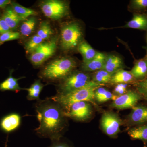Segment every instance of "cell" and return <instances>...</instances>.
Returning a JSON list of instances; mask_svg holds the SVG:
<instances>
[{
	"mask_svg": "<svg viewBox=\"0 0 147 147\" xmlns=\"http://www.w3.org/2000/svg\"><path fill=\"white\" fill-rule=\"evenodd\" d=\"M82 29L77 23L65 25L61 30V43L63 49L68 50L76 48L82 42Z\"/></svg>",
	"mask_w": 147,
	"mask_h": 147,
	"instance_id": "4",
	"label": "cell"
},
{
	"mask_svg": "<svg viewBox=\"0 0 147 147\" xmlns=\"http://www.w3.org/2000/svg\"><path fill=\"white\" fill-rule=\"evenodd\" d=\"M21 121L20 115L17 113H11L2 119L0 121V127L4 132L10 133L19 127Z\"/></svg>",
	"mask_w": 147,
	"mask_h": 147,
	"instance_id": "11",
	"label": "cell"
},
{
	"mask_svg": "<svg viewBox=\"0 0 147 147\" xmlns=\"http://www.w3.org/2000/svg\"></svg>",
	"mask_w": 147,
	"mask_h": 147,
	"instance_id": "36",
	"label": "cell"
},
{
	"mask_svg": "<svg viewBox=\"0 0 147 147\" xmlns=\"http://www.w3.org/2000/svg\"><path fill=\"white\" fill-rule=\"evenodd\" d=\"M132 3L133 5L137 8L142 9L147 7V0H134Z\"/></svg>",
	"mask_w": 147,
	"mask_h": 147,
	"instance_id": "31",
	"label": "cell"
},
{
	"mask_svg": "<svg viewBox=\"0 0 147 147\" xmlns=\"http://www.w3.org/2000/svg\"><path fill=\"white\" fill-rule=\"evenodd\" d=\"M49 147H71L66 143L61 142L60 139L58 141L53 142L52 144Z\"/></svg>",
	"mask_w": 147,
	"mask_h": 147,
	"instance_id": "33",
	"label": "cell"
},
{
	"mask_svg": "<svg viewBox=\"0 0 147 147\" xmlns=\"http://www.w3.org/2000/svg\"><path fill=\"white\" fill-rule=\"evenodd\" d=\"M22 78V77L18 79L14 78L11 73L10 76L7 79L0 83V90L2 91H12L17 92L22 89L19 86L18 82V80Z\"/></svg>",
	"mask_w": 147,
	"mask_h": 147,
	"instance_id": "18",
	"label": "cell"
},
{
	"mask_svg": "<svg viewBox=\"0 0 147 147\" xmlns=\"http://www.w3.org/2000/svg\"><path fill=\"white\" fill-rule=\"evenodd\" d=\"M131 72L133 77L139 79L144 77L147 74V60H141L135 64Z\"/></svg>",
	"mask_w": 147,
	"mask_h": 147,
	"instance_id": "20",
	"label": "cell"
},
{
	"mask_svg": "<svg viewBox=\"0 0 147 147\" xmlns=\"http://www.w3.org/2000/svg\"><path fill=\"white\" fill-rule=\"evenodd\" d=\"M125 27L130 28L147 30V17L143 14H134Z\"/></svg>",
	"mask_w": 147,
	"mask_h": 147,
	"instance_id": "16",
	"label": "cell"
},
{
	"mask_svg": "<svg viewBox=\"0 0 147 147\" xmlns=\"http://www.w3.org/2000/svg\"><path fill=\"white\" fill-rule=\"evenodd\" d=\"M57 38L49 41L43 42L31 54L30 60L35 65H40L56 52L57 48Z\"/></svg>",
	"mask_w": 147,
	"mask_h": 147,
	"instance_id": "6",
	"label": "cell"
},
{
	"mask_svg": "<svg viewBox=\"0 0 147 147\" xmlns=\"http://www.w3.org/2000/svg\"><path fill=\"white\" fill-rule=\"evenodd\" d=\"M140 99V95L136 92L129 91L116 98L111 105L112 108L120 110L132 108Z\"/></svg>",
	"mask_w": 147,
	"mask_h": 147,
	"instance_id": "10",
	"label": "cell"
},
{
	"mask_svg": "<svg viewBox=\"0 0 147 147\" xmlns=\"http://www.w3.org/2000/svg\"><path fill=\"white\" fill-rule=\"evenodd\" d=\"M36 108L40 123L35 129L36 134L42 138H48L52 142L61 139L65 129L66 117L62 107L50 98L39 100Z\"/></svg>",
	"mask_w": 147,
	"mask_h": 147,
	"instance_id": "1",
	"label": "cell"
},
{
	"mask_svg": "<svg viewBox=\"0 0 147 147\" xmlns=\"http://www.w3.org/2000/svg\"><path fill=\"white\" fill-rule=\"evenodd\" d=\"M128 134L132 139L147 142V125L131 128Z\"/></svg>",
	"mask_w": 147,
	"mask_h": 147,
	"instance_id": "23",
	"label": "cell"
},
{
	"mask_svg": "<svg viewBox=\"0 0 147 147\" xmlns=\"http://www.w3.org/2000/svg\"><path fill=\"white\" fill-rule=\"evenodd\" d=\"M43 84L39 80L36 81L28 89H27L28 91L27 98L29 100H38L39 99V96L43 88Z\"/></svg>",
	"mask_w": 147,
	"mask_h": 147,
	"instance_id": "22",
	"label": "cell"
},
{
	"mask_svg": "<svg viewBox=\"0 0 147 147\" xmlns=\"http://www.w3.org/2000/svg\"><path fill=\"white\" fill-rule=\"evenodd\" d=\"M129 118L131 123L136 124L147 122V107L139 105L133 107Z\"/></svg>",
	"mask_w": 147,
	"mask_h": 147,
	"instance_id": "12",
	"label": "cell"
},
{
	"mask_svg": "<svg viewBox=\"0 0 147 147\" xmlns=\"http://www.w3.org/2000/svg\"><path fill=\"white\" fill-rule=\"evenodd\" d=\"M75 66V62L71 59H58L46 66L42 70L41 75L48 80L62 79L68 76Z\"/></svg>",
	"mask_w": 147,
	"mask_h": 147,
	"instance_id": "3",
	"label": "cell"
},
{
	"mask_svg": "<svg viewBox=\"0 0 147 147\" xmlns=\"http://www.w3.org/2000/svg\"><path fill=\"white\" fill-rule=\"evenodd\" d=\"M95 98L98 102L102 103L113 99H116V96L106 89L103 88H98L95 91Z\"/></svg>",
	"mask_w": 147,
	"mask_h": 147,
	"instance_id": "24",
	"label": "cell"
},
{
	"mask_svg": "<svg viewBox=\"0 0 147 147\" xmlns=\"http://www.w3.org/2000/svg\"><path fill=\"white\" fill-rule=\"evenodd\" d=\"M11 30V29L3 18L0 19V35L10 31Z\"/></svg>",
	"mask_w": 147,
	"mask_h": 147,
	"instance_id": "32",
	"label": "cell"
},
{
	"mask_svg": "<svg viewBox=\"0 0 147 147\" xmlns=\"http://www.w3.org/2000/svg\"><path fill=\"white\" fill-rule=\"evenodd\" d=\"M20 34L18 32L9 31L0 35V44L7 42L19 39Z\"/></svg>",
	"mask_w": 147,
	"mask_h": 147,
	"instance_id": "29",
	"label": "cell"
},
{
	"mask_svg": "<svg viewBox=\"0 0 147 147\" xmlns=\"http://www.w3.org/2000/svg\"><path fill=\"white\" fill-rule=\"evenodd\" d=\"M101 85L94 82L86 86L67 93L58 94L51 98L65 109L75 102L92 101L95 98V91Z\"/></svg>",
	"mask_w": 147,
	"mask_h": 147,
	"instance_id": "2",
	"label": "cell"
},
{
	"mask_svg": "<svg viewBox=\"0 0 147 147\" xmlns=\"http://www.w3.org/2000/svg\"><path fill=\"white\" fill-rule=\"evenodd\" d=\"M12 9L19 17L24 19H26L27 18L32 15H36L37 13L35 11L31 9L24 7L21 5L18 4L15 2L11 3Z\"/></svg>",
	"mask_w": 147,
	"mask_h": 147,
	"instance_id": "21",
	"label": "cell"
},
{
	"mask_svg": "<svg viewBox=\"0 0 147 147\" xmlns=\"http://www.w3.org/2000/svg\"><path fill=\"white\" fill-rule=\"evenodd\" d=\"M122 65L120 58L115 55H111L106 58L105 63L102 69L113 75L119 70Z\"/></svg>",
	"mask_w": 147,
	"mask_h": 147,
	"instance_id": "14",
	"label": "cell"
},
{
	"mask_svg": "<svg viewBox=\"0 0 147 147\" xmlns=\"http://www.w3.org/2000/svg\"><path fill=\"white\" fill-rule=\"evenodd\" d=\"M133 77L131 72L119 69L112 75L110 82L120 84L128 83L132 81Z\"/></svg>",
	"mask_w": 147,
	"mask_h": 147,
	"instance_id": "19",
	"label": "cell"
},
{
	"mask_svg": "<svg viewBox=\"0 0 147 147\" xmlns=\"http://www.w3.org/2000/svg\"><path fill=\"white\" fill-rule=\"evenodd\" d=\"M53 34L50 24L47 21H44L40 24L37 35L44 40L49 39Z\"/></svg>",
	"mask_w": 147,
	"mask_h": 147,
	"instance_id": "26",
	"label": "cell"
},
{
	"mask_svg": "<svg viewBox=\"0 0 147 147\" xmlns=\"http://www.w3.org/2000/svg\"><path fill=\"white\" fill-rule=\"evenodd\" d=\"M40 5L44 15L53 20H59L62 18L66 14L68 10L67 5L62 1L58 0L44 1Z\"/></svg>",
	"mask_w": 147,
	"mask_h": 147,
	"instance_id": "7",
	"label": "cell"
},
{
	"mask_svg": "<svg viewBox=\"0 0 147 147\" xmlns=\"http://www.w3.org/2000/svg\"><path fill=\"white\" fill-rule=\"evenodd\" d=\"M112 75L105 70L101 69L96 72L92 81L98 84L102 85L110 82Z\"/></svg>",
	"mask_w": 147,
	"mask_h": 147,
	"instance_id": "27",
	"label": "cell"
},
{
	"mask_svg": "<svg viewBox=\"0 0 147 147\" xmlns=\"http://www.w3.org/2000/svg\"><path fill=\"white\" fill-rule=\"evenodd\" d=\"M137 89L139 94L147 100V77L137 83Z\"/></svg>",
	"mask_w": 147,
	"mask_h": 147,
	"instance_id": "30",
	"label": "cell"
},
{
	"mask_svg": "<svg viewBox=\"0 0 147 147\" xmlns=\"http://www.w3.org/2000/svg\"><path fill=\"white\" fill-rule=\"evenodd\" d=\"M78 50L82 54L84 63L88 62L95 57L97 52L87 42H82L78 46Z\"/></svg>",
	"mask_w": 147,
	"mask_h": 147,
	"instance_id": "17",
	"label": "cell"
},
{
	"mask_svg": "<svg viewBox=\"0 0 147 147\" xmlns=\"http://www.w3.org/2000/svg\"><path fill=\"white\" fill-rule=\"evenodd\" d=\"M2 18L10 28L13 30L16 28L20 21L26 20L19 17L11 7H8L6 9Z\"/></svg>",
	"mask_w": 147,
	"mask_h": 147,
	"instance_id": "15",
	"label": "cell"
},
{
	"mask_svg": "<svg viewBox=\"0 0 147 147\" xmlns=\"http://www.w3.org/2000/svg\"><path fill=\"white\" fill-rule=\"evenodd\" d=\"M63 110L66 117L82 121L89 119L92 114L91 106L86 101L75 102Z\"/></svg>",
	"mask_w": 147,
	"mask_h": 147,
	"instance_id": "8",
	"label": "cell"
},
{
	"mask_svg": "<svg viewBox=\"0 0 147 147\" xmlns=\"http://www.w3.org/2000/svg\"><path fill=\"white\" fill-rule=\"evenodd\" d=\"M126 86L123 84L118 85L115 88V91L119 94H123L126 90Z\"/></svg>",
	"mask_w": 147,
	"mask_h": 147,
	"instance_id": "34",
	"label": "cell"
},
{
	"mask_svg": "<svg viewBox=\"0 0 147 147\" xmlns=\"http://www.w3.org/2000/svg\"><path fill=\"white\" fill-rule=\"evenodd\" d=\"M100 124L105 134L110 136H114L119 131L121 119L115 113L106 112L102 115Z\"/></svg>",
	"mask_w": 147,
	"mask_h": 147,
	"instance_id": "9",
	"label": "cell"
},
{
	"mask_svg": "<svg viewBox=\"0 0 147 147\" xmlns=\"http://www.w3.org/2000/svg\"><path fill=\"white\" fill-rule=\"evenodd\" d=\"M90 76L82 72H76L69 74L65 78L59 87V94L67 93L92 84L93 82Z\"/></svg>",
	"mask_w": 147,
	"mask_h": 147,
	"instance_id": "5",
	"label": "cell"
},
{
	"mask_svg": "<svg viewBox=\"0 0 147 147\" xmlns=\"http://www.w3.org/2000/svg\"><path fill=\"white\" fill-rule=\"evenodd\" d=\"M36 24V20L33 17H31L25 20L21 25L20 32L24 36H29L34 30Z\"/></svg>",
	"mask_w": 147,
	"mask_h": 147,
	"instance_id": "25",
	"label": "cell"
},
{
	"mask_svg": "<svg viewBox=\"0 0 147 147\" xmlns=\"http://www.w3.org/2000/svg\"><path fill=\"white\" fill-rule=\"evenodd\" d=\"M11 2L9 0H0V8H5L6 6Z\"/></svg>",
	"mask_w": 147,
	"mask_h": 147,
	"instance_id": "35",
	"label": "cell"
},
{
	"mask_svg": "<svg viewBox=\"0 0 147 147\" xmlns=\"http://www.w3.org/2000/svg\"><path fill=\"white\" fill-rule=\"evenodd\" d=\"M43 41L44 40L37 34L32 36L25 46L26 53L31 54Z\"/></svg>",
	"mask_w": 147,
	"mask_h": 147,
	"instance_id": "28",
	"label": "cell"
},
{
	"mask_svg": "<svg viewBox=\"0 0 147 147\" xmlns=\"http://www.w3.org/2000/svg\"><path fill=\"white\" fill-rule=\"evenodd\" d=\"M106 57L102 53H97L95 57L90 61L84 63L83 69L85 71H93L102 69L105 63Z\"/></svg>",
	"mask_w": 147,
	"mask_h": 147,
	"instance_id": "13",
	"label": "cell"
}]
</instances>
